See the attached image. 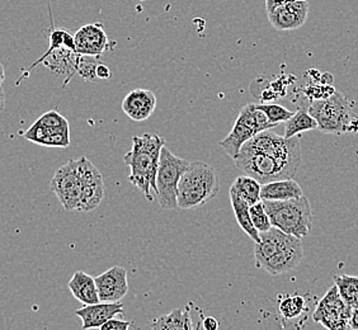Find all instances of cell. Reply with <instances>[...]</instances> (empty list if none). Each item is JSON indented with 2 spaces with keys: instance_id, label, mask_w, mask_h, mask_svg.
<instances>
[{
  "instance_id": "obj_1",
  "label": "cell",
  "mask_w": 358,
  "mask_h": 330,
  "mask_svg": "<svg viewBox=\"0 0 358 330\" xmlns=\"http://www.w3.org/2000/svg\"><path fill=\"white\" fill-rule=\"evenodd\" d=\"M234 162L241 172L257 179L261 185L295 178L301 164L300 138H285L273 131H262L241 146Z\"/></svg>"
},
{
  "instance_id": "obj_2",
  "label": "cell",
  "mask_w": 358,
  "mask_h": 330,
  "mask_svg": "<svg viewBox=\"0 0 358 330\" xmlns=\"http://www.w3.org/2000/svg\"><path fill=\"white\" fill-rule=\"evenodd\" d=\"M255 266L268 275H280L296 269L303 258L300 238L286 234L272 227L259 233V241L255 245Z\"/></svg>"
},
{
  "instance_id": "obj_3",
  "label": "cell",
  "mask_w": 358,
  "mask_h": 330,
  "mask_svg": "<svg viewBox=\"0 0 358 330\" xmlns=\"http://www.w3.org/2000/svg\"><path fill=\"white\" fill-rule=\"evenodd\" d=\"M166 140L155 134H144L132 138V148L124 157L130 168L129 180L144 193L146 200L152 201L150 191H157V173L162 148Z\"/></svg>"
},
{
  "instance_id": "obj_4",
  "label": "cell",
  "mask_w": 358,
  "mask_h": 330,
  "mask_svg": "<svg viewBox=\"0 0 358 330\" xmlns=\"http://www.w3.org/2000/svg\"><path fill=\"white\" fill-rule=\"evenodd\" d=\"M220 191V179L214 166L203 162L189 163L179 179L177 203L182 210H194L206 205Z\"/></svg>"
},
{
  "instance_id": "obj_5",
  "label": "cell",
  "mask_w": 358,
  "mask_h": 330,
  "mask_svg": "<svg viewBox=\"0 0 358 330\" xmlns=\"http://www.w3.org/2000/svg\"><path fill=\"white\" fill-rule=\"evenodd\" d=\"M309 113L317 120V130L324 134L358 132V115L347 96L339 92L324 99H314L309 104Z\"/></svg>"
},
{
  "instance_id": "obj_6",
  "label": "cell",
  "mask_w": 358,
  "mask_h": 330,
  "mask_svg": "<svg viewBox=\"0 0 358 330\" xmlns=\"http://www.w3.org/2000/svg\"><path fill=\"white\" fill-rule=\"evenodd\" d=\"M262 202L272 227L300 239L310 234L313 213L309 200L303 194L291 200H262Z\"/></svg>"
},
{
  "instance_id": "obj_7",
  "label": "cell",
  "mask_w": 358,
  "mask_h": 330,
  "mask_svg": "<svg viewBox=\"0 0 358 330\" xmlns=\"http://www.w3.org/2000/svg\"><path fill=\"white\" fill-rule=\"evenodd\" d=\"M275 126L278 124H272L262 110L255 107V104H245L235 121L233 130L227 138L221 140L219 145L230 158L235 159L241 152V146L248 140L255 138L257 134L271 130Z\"/></svg>"
},
{
  "instance_id": "obj_8",
  "label": "cell",
  "mask_w": 358,
  "mask_h": 330,
  "mask_svg": "<svg viewBox=\"0 0 358 330\" xmlns=\"http://www.w3.org/2000/svg\"><path fill=\"white\" fill-rule=\"evenodd\" d=\"M189 162L174 155L166 145L162 148L157 173V191L159 205L164 210L178 208L177 193L179 179L186 172Z\"/></svg>"
},
{
  "instance_id": "obj_9",
  "label": "cell",
  "mask_w": 358,
  "mask_h": 330,
  "mask_svg": "<svg viewBox=\"0 0 358 330\" xmlns=\"http://www.w3.org/2000/svg\"><path fill=\"white\" fill-rule=\"evenodd\" d=\"M23 138L41 146L69 148V121L57 110H48L23 132Z\"/></svg>"
},
{
  "instance_id": "obj_10",
  "label": "cell",
  "mask_w": 358,
  "mask_h": 330,
  "mask_svg": "<svg viewBox=\"0 0 358 330\" xmlns=\"http://www.w3.org/2000/svg\"><path fill=\"white\" fill-rule=\"evenodd\" d=\"M80 178V197L76 210L80 213L94 211L104 197V183L102 174L90 160L82 157L76 160Z\"/></svg>"
},
{
  "instance_id": "obj_11",
  "label": "cell",
  "mask_w": 358,
  "mask_h": 330,
  "mask_svg": "<svg viewBox=\"0 0 358 330\" xmlns=\"http://www.w3.org/2000/svg\"><path fill=\"white\" fill-rule=\"evenodd\" d=\"M350 315L351 306L345 303L334 285L317 303L313 319L327 329L343 330L348 328Z\"/></svg>"
},
{
  "instance_id": "obj_12",
  "label": "cell",
  "mask_w": 358,
  "mask_h": 330,
  "mask_svg": "<svg viewBox=\"0 0 358 330\" xmlns=\"http://www.w3.org/2000/svg\"><path fill=\"white\" fill-rule=\"evenodd\" d=\"M51 189L65 210H76L82 189L76 160H69L68 164L56 171L51 180Z\"/></svg>"
},
{
  "instance_id": "obj_13",
  "label": "cell",
  "mask_w": 358,
  "mask_h": 330,
  "mask_svg": "<svg viewBox=\"0 0 358 330\" xmlns=\"http://www.w3.org/2000/svg\"><path fill=\"white\" fill-rule=\"evenodd\" d=\"M309 3L306 0L292 1L269 12L268 21L277 31H295L303 27L309 15Z\"/></svg>"
},
{
  "instance_id": "obj_14",
  "label": "cell",
  "mask_w": 358,
  "mask_h": 330,
  "mask_svg": "<svg viewBox=\"0 0 358 330\" xmlns=\"http://www.w3.org/2000/svg\"><path fill=\"white\" fill-rule=\"evenodd\" d=\"M96 285L102 303L120 301L129 292L127 271L121 266H115L96 277Z\"/></svg>"
},
{
  "instance_id": "obj_15",
  "label": "cell",
  "mask_w": 358,
  "mask_h": 330,
  "mask_svg": "<svg viewBox=\"0 0 358 330\" xmlns=\"http://www.w3.org/2000/svg\"><path fill=\"white\" fill-rule=\"evenodd\" d=\"M76 52L79 55H102L108 50L110 41L102 23H90L79 28L74 35Z\"/></svg>"
},
{
  "instance_id": "obj_16",
  "label": "cell",
  "mask_w": 358,
  "mask_h": 330,
  "mask_svg": "<svg viewBox=\"0 0 358 330\" xmlns=\"http://www.w3.org/2000/svg\"><path fill=\"white\" fill-rule=\"evenodd\" d=\"M76 317H80L83 322L84 330L99 329L106 322L117 315H124V305L116 303H98L85 305L82 309L76 310Z\"/></svg>"
},
{
  "instance_id": "obj_17",
  "label": "cell",
  "mask_w": 358,
  "mask_h": 330,
  "mask_svg": "<svg viewBox=\"0 0 358 330\" xmlns=\"http://www.w3.org/2000/svg\"><path fill=\"white\" fill-rule=\"evenodd\" d=\"M157 108V96L152 90L134 89L124 96L122 110L132 121L141 122L152 116Z\"/></svg>"
},
{
  "instance_id": "obj_18",
  "label": "cell",
  "mask_w": 358,
  "mask_h": 330,
  "mask_svg": "<svg viewBox=\"0 0 358 330\" xmlns=\"http://www.w3.org/2000/svg\"><path fill=\"white\" fill-rule=\"evenodd\" d=\"M68 287L76 300L84 305L101 303L96 289V278L83 271H78L74 273L68 283Z\"/></svg>"
},
{
  "instance_id": "obj_19",
  "label": "cell",
  "mask_w": 358,
  "mask_h": 330,
  "mask_svg": "<svg viewBox=\"0 0 358 330\" xmlns=\"http://www.w3.org/2000/svg\"><path fill=\"white\" fill-rule=\"evenodd\" d=\"M303 188L294 179L273 180L262 185L261 200L285 201L303 196Z\"/></svg>"
},
{
  "instance_id": "obj_20",
  "label": "cell",
  "mask_w": 358,
  "mask_h": 330,
  "mask_svg": "<svg viewBox=\"0 0 358 330\" xmlns=\"http://www.w3.org/2000/svg\"><path fill=\"white\" fill-rule=\"evenodd\" d=\"M191 308H192V303H189L185 310L174 309L171 314L155 319L152 325V329H193L192 320H191Z\"/></svg>"
},
{
  "instance_id": "obj_21",
  "label": "cell",
  "mask_w": 358,
  "mask_h": 330,
  "mask_svg": "<svg viewBox=\"0 0 358 330\" xmlns=\"http://www.w3.org/2000/svg\"><path fill=\"white\" fill-rule=\"evenodd\" d=\"M311 130H317V120L309 113V106H300L294 116L285 122L283 136H299L300 134Z\"/></svg>"
},
{
  "instance_id": "obj_22",
  "label": "cell",
  "mask_w": 358,
  "mask_h": 330,
  "mask_svg": "<svg viewBox=\"0 0 358 330\" xmlns=\"http://www.w3.org/2000/svg\"><path fill=\"white\" fill-rule=\"evenodd\" d=\"M230 202H231V206H233V211H234L235 219L238 221L239 227L241 230L248 235L250 239H253L255 243L259 241V233L258 230L253 227L252 220H250V213H249V205L248 202L241 199L238 194H235L234 192H230Z\"/></svg>"
},
{
  "instance_id": "obj_23",
  "label": "cell",
  "mask_w": 358,
  "mask_h": 330,
  "mask_svg": "<svg viewBox=\"0 0 358 330\" xmlns=\"http://www.w3.org/2000/svg\"><path fill=\"white\" fill-rule=\"evenodd\" d=\"M261 189L262 185L250 175L238 177L233 186L230 187V192L238 194L241 199L248 202L250 206L261 201Z\"/></svg>"
},
{
  "instance_id": "obj_24",
  "label": "cell",
  "mask_w": 358,
  "mask_h": 330,
  "mask_svg": "<svg viewBox=\"0 0 358 330\" xmlns=\"http://www.w3.org/2000/svg\"><path fill=\"white\" fill-rule=\"evenodd\" d=\"M334 283L337 286L339 295L345 303L353 306L358 303V277L356 275H334Z\"/></svg>"
},
{
  "instance_id": "obj_25",
  "label": "cell",
  "mask_w": 358,
  "mask_h": 330,
  "mask_svg": "<svg viewBox=\"0 0 358 330\" xmlns=\"http://www.w3.org/2000/svg\"><path fill=\"white\" fill-rule=\"evenodd\" d=\"M305 310V299L301 296H287L280 303V313L283 319L294 320L300 317Z\"/></svg>"
},
{
  "instance_id": "obj_26",
  "label": "cell",
  "mask_w": 358,
  "mask_h": 330,
  "mask_svg": "<svg viewBox=\"0 0 358 330\" xmlns=\"http://www.w3.org/2000/svg\"><path fill=\"white\" fill-rule=\"evenodd\" d=\"M258 110H262L267 116L272 124H280L281 122H286L287 120L294 116L295 112L287 110L286 107L280 104H255Z\"/></svg>"
},
{
  "instance_id": "obj_27",
  "label": "cell",
  "mask_w": 358,
  "mask_h": 330,
  "mask_svg": "<svg viewBox=\"0 0 358 330\" xmlns=\"http://www.w3.org/2000/svg\"><path fill=\"white\" fill-rule=\"evenodd\" d=\"M249 213H250L252 224L258 230V233L268 231L269 229L272 227L268 213H266V208L263 206L262 200L249 207Z\"/></svg>"
},
{
  "instance_id": "obj_28",
  "label": "cell",
  "mask_w": 358,
  "mask_h": 330,
  "mask_svg": "<svg viewBox=\"0 0 358 330\" xmlns=\"http://www.w3.org/2000/svg\"><path fill=\"white\" fill-rule=\"evenodd\" d=\"M99 64L98 59L94 56H78L76 62V73L88 82H96L98 78L96 76V65Z\"/></svg>"
},
{
  "instance_id": "obj_29",
  "label": "cell",
  "mask_w": 358,
  "mask_h": 330,
  "mask_svg": "<svg viewBox=\"0 0 358 330\" xmlns=\"http://www.w3.org/2000/svg\"><path fill=\"white\" fill-rule=\"evenodd\" d=\"M132 327L130 322H124V320H118L116 317H112L108 322L99 328L101 330H126Z\"/></svg>"
},
{
  "instance_id": "obj_30",
  "label": "cell",
  "mask_w": 358,
  "mask_h": 330,
  "mask_svg": "<svg viewBox=\"0 0 358 330\" xmlns=\"http://www.w3.org/2000/svg\"><path fill=\"white\" fill-rule=\"evenodd\" d=\"M348 329L358 330V303L351 306V315L348 322Z\"/></svg>"
},
{
  "instance_id": "obj_31",
  "label": "cell",
  "mask_w": 358,
  "mask_h": 330,
  "mask_svg": "<svg viewBox=\"0 0 358 330\" xmlns=\"http://www.w3.org/2000/svg\"><path fill=\"white\" fill-rule=\"evenodd\" d=\"M292 1H299V0H266V10H267V13H269L275 8L281 7V6H285V4H289V3H292Z\"/></svg>"
},
{
  "instance_id": "obj_32",
  "label": "cell",
  "mask_w": 358,
  "mask_h": 330,
  "mask_svg": "<svg viewBox=\"0 0 358 330\" xmlns=\"http://www.w3.org/2000/svg\"><path fill=\"white\" fill-rule=\"evenodd\" d=\"M96 76L98 79H110V76H112V73H110V68L107 65L99 62L96 65Z\"/></svg>"
},
{
  "instance_id": "obj_33",
  "label": "cell",
  "mask_w": 358,
  "mask_h": 330,
  "mask_svg": "<svg viewBox=\"0 0 358 330\" xmlns=\"http://www.w3.org/2000/svg\"><path fill=\"white\" fill-rule=\"evenodd\" d=\"M202 328L206 330H216L220 328V324L215 317H202Z\"/></svg>"
},
{
  "instance_id": "obj_34",
  "label": "cell",
  "mask_w": 358,
  "mask_h": 330,
  "mask_svg": "<svg viewBox=\"0 0 358 330\" xmlns=\"http://www.w3.org/2000/svg\"><path fill=\"white\" fill-rule=\"evenodd\" d=\"M6 102H7L6 92H4L3 87H0V113L6 108Z\"/></svg>"
},
{
  "instance_id": "obj_35",
  "label": "cell",
  "mask_w": 358,
  "mask_h": 330,
  "mask_svg": "<svg viewBox=\"0 0 358 330\" xmlns=\"http://www.w3.org/2000/svg\"><path fill=\"white\" fill-rule=\"evenodd\" d=\"M4 79H6V71H4L3 64H0V87H3Z\"/></svg>"
}]
</instances>
